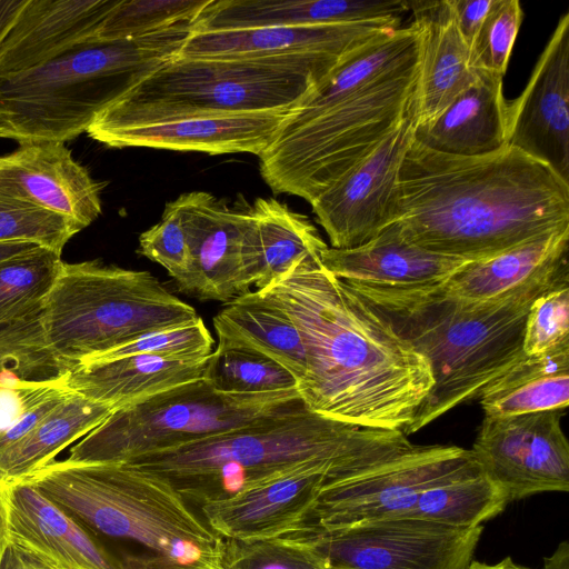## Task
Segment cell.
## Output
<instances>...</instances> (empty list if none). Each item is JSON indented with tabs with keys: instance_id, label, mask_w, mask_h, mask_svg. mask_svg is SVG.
<instances>
[{
	"instance_id": "obj_27",
	"label": "cell",
	"mask_w": 569,
	"mask_h": 569,
	"mask_svg": "<svg viewBox=\"0 0 569 569\" xmlns=\"http://www.w3.org/2000/svg\"><path fill=\"white\" fill-rule=\"evenodd\" d=\"M467 261L409 242L395 222L361 246L328 247L321 254L323 268L340 280L387 287L437 284Z\"/></svg>"
},
{
	"instance_id": "obj_46",
	"label": "cell",
	"mask_w": 569,
	"mask_h": 569,
	"mask_svg": "<svg viewBox=\"0 0 569 569\" xmlns=\"http://www.w3.org/2000/svg\"><path fill=\"white\" fill-rule=\"evenodd\" d=\"M28 0H0V46Z\"/></svg>"
},
{
	"instance_id": "obj_29",
	"label": "cell",
	"mask_w": 569,
	"mask_h": 569,
	"mask_svg": "<svg viewBox=\"0 0 569 569\" xmlns=\"http://www.w3.org/2000/svg\"><path fill=\"white\" fill-rule=\"evenodd\" d=\"M208 357L187 361L134 355L74 367L67 388L116 410L202 378Z\"/></svg>"
},
{
	"instance_id": "obj_35",
	"label": "cell",
	"mask_w": 569,
	"mask_h": 569,
	"mask_svg": "<svg viewBox=\"0 0 569 569\" xmlns=\"http://www.w3.org/2000/svg\"><path fill=\"white\" fill-rule=\"evenodd\" d=\"M61 252L38 246L0 262V326L42 308L62 269Z\"/></svg>"
},
{
	"instance_id": "obj_38",
	"label": "cell",
	"mask_w": 569,
	"mask_h": 569,
	"mask_svg": "<svg viewBox=\"0 0 569 569\" xmlns=\"http://www.w3.org/2000/svg\"><path fill=\"white\" fill-rule=\"evenodd\" d=\"M213 342L200 317L194 322L147 332L111 350L90 357L78 366L134 355L187 361L200 360L211 355Z\"/></svg>"
},
{
	"instance_id": "obj_14",
	"label": "cell",
	"mask_w": 569,
	"mask_h": 569,
	"mask_svg": "<svg viewBox=\"0 0 569 569\" xmlns=\"http://www.w3.org/2000/svg\"><path fill=\"white\" fill-rule=\"evenodd\" d=\"M413 127L415 110L369 156L310 202L331 248L361 246L396 221L398 177Z\"/></svg>"
},
{
	"instance_id": "obj_5",
	"label": "cell",
	"mask_w": 569,
	"mask_h": 569,
	"mask_svg": "<svg viewBox=\"0 0 569 569\" xmlns=\"http://www.w3.org/2000/svg\"><path fill=\"white\" fill-rule=\"evenodd\" d=\"M16 481L37 487L87 530L129 546L123 569H222L224 539L158 475L64 459Z\"/></svg>"
},
{
	"instance_id": "obj_25",
	"label": "cell",
	"mask_w": 569,
	"mask_h": 569,
	"mask_svg": "<svg viewBox=\"0 0 569 569\" xmlns=\"http://www.w3.org/2000/svg\"><path fill=\"white\" fill-rule=\"evenodd\" d=\"M502 78L476 70L475 80L437 118L413 127V139L430 150L461 157L491 154L508 146Z\"/></svg>"
},
{
	"instance_id": "obj_17",
	"label": "cell",
	"mask_w": 569,
	"mask_h": 569,
	"mask_svg": "<svg viewBox=\"0 0 569 569\" xmlns=\"http://www.w3.org/2000/svg\"><path fill=\"white\" fill-rule=\"evenodd\" d=\"M101 188L62 142H23L0 156V194L66 217L82 230L102 211Z\"/></svg>"
},
{
	"instance_id": "obj_50",
	"label": "cell",
	"mask_w": 569,
	"mask_h": 569,
	"mask_svg": "<svg viewBox=\"0 0 569 569\" xmlns=\"http://www.w3.org/2000/svg\"><path fill=\"white\" fill-rule=\"evenodd\" d=\"M466 569H529L516 563L510 557H506L500 562L488 565L479 561H470Z\"/></svg>"
},
{
	"instance_id": "obj_10",
	"label": "cell",
	"mask_w": 569,
	"mask_h": 569,
	"mask_svg": "<svg viewBox=\"0 0 569 569\" xmlns=\"http://www.w3.org/2000/svg\"><path fill=\"white\" fill-rule=\"evenodd\" d=\"M305 408L298 389L231 395L202 377L114 410L66 460L126 463Z\"/></svg>"
},
{
	"instance_id": "obj_49",
	"label": "cell",
	"mask_w": 569,
	"mask_h": 569,
	"mask_svg": "<svg viewBox=\"0 0 569 569\" xmlns=\"http://www.w3.org/2000/svg\"><path fill=\"white\" fill-rule=\"evenodd\" d=\"M8 533H7V516H6V503H4V492L2 483L0 482V565L4 553L6 548L8 547Z\"/></svg>"
},
{
	"instance_id": "obj_42",
	"label": "cell",
	"mask_w": 569,
	"mask_h": 569,
	"mask_svg": "<svg viewBox=\"0 0 569 569\" xmlns=\"http://www.w3.org/2000/svg\"><path fill=\"white\" fill-rule=\"evenodd\" d=\"M138 252L163 267L181 290L191 267V251L178 199L166 203L158 223L139 237Z\"/></svg>"
},
{
	"instance_id": "obj_21",
	"label": "cell",
	"mask_w": 569,
	"mask_h": 569,
	"mask_svg": "<svg viewBox=\"0 0 569 569\" xmlns=\"http://www.w3.org/2000/svg\"><path fill=\"white\" fill-rule=\"evenodd\" d=\"M120 0H28L0 46V79L92 40Z\"/></svg>"
},
{
	"instance_id": "obj_18",
	"label": "cell",
	"mask_w": 569,
	"mask_h": 569,
	"mask_svg": "<svg viewBox=\"0 0 569 569\" xmlns=\"http://www.w3.org/2000/svg\"><path fill=\"white\" fill-rule=\"evenodd\" d=\"M1 483L9 545L49 569H123L110 550L37 487Z\"/></svg>"
},
{
	"instance_id": "obj_24",
	"label": "cell",
	"mask_w": 569,
	"mask_h": 569,
	"mask_svg": "<svg viewBox=\"0 0 569 569\" xmlns=\"http://www.w3.org/2000/svg\"><path fill=\"white\" fill-rule=\"evenodd\" d=\"M407 0H211L193 32L400 20Z\"/></svg>"
},
{
	"instance_id": "obj_20",
	"label": "cell",
	"mask_w": 569,
	"mask_h": 569,
	"mask_svg": "<svg viewBox=\"0 0 569 569\" xmlns=\"http://www.w3.org/2000/svg\"><path fill=\"white\" fill-rule=\"evenodd\" d=\"M399 27L400 20L380 19L340 24L192 32L178 58L231 59L287 54L346 57Z\"/></svg>"
},
{
	"instance_id": "obj_47",
	"label": "cell",
	"mask_w": 569,
	"mask_h": 569,
	"mask_svg": "<svg viewBox=\"0 0 569 569\" xmlns=\"http://www.w3.org/2000/svg\"><path fill=\"white\" fill-rule=\"evenodd\" d=\"M545 569H569V543L562 541L549 557L543 558Z\"/></svg>"
},
{
	"instance_id": "obj_40",
	"label": "cell",
	"mask_w": 569,
	"mask_h": 569,
	"mask_svg": "<svg viewBox=\"0 0 569 569\" xmlns=\"http://www.w3.org/2000/svg\"><path fill=\"white\" fill-rule=\"evenodd\" d=\"M81 230L66 217L0 194V242L27 241L62 253Z\"/></svg>"
},
{
	"instance_id": "obj_39",
	"label": "cell",
	"mask_w": 569,
	"mask_h": 569,
	"mask_svg": "<svg viewBox=\"0 0 569 569\" xmlns=\"http://www.w3.org/2000/svg\"><path fill=\"white\" fill-rule=\"evenodd\" d=\"M222 569H331L311 547L292 536L263 540L224 539Z\"/></svg>"
},
{
	"instance_id": "obj_48",
	"label": "cell",
	"mask_w": 569,
	"mask_h": 569,
	"mask_svg": "<svg viewBox=\"0 0 569 569\" xmlns=\"http://www.w3.org/2000/svg\"><path fill=\"white\" fill-rule=\"evenodd\" d=\"M39 244L27 241L0 242V262L27 252Z\"/></svg>"
},
{
	"instance_id": "obj_41",
	"label": "cell",
	"mask_w": 569,
	"mask_h": 569,
	"mask_svg": "<svg viewBox=\"0 0 569 569\" xmlns=\"http://www.w3.org/2000/svg\"><path fill=\"white\" fill-rule=\"evenodd\" d=\"M522 20L518 0H493L470 46L471 68L503 77Z\"/></svg>"
},
{
	"instance_id": "obj_26",
	"label": "cell",
	"mask_w": 569,
	"mask_h": 569,
	"mask_svg": "<svg viewBox=\"0 0 569 569\" xmlns=\"http://www.w3.org/2000/svg\"><path fill=\"white\" fill-rule=\"evenodd\" d=\"M328 244L309 218L274 198L247 207L242 269L249 287L263 289L306 260H321Z\"/></svg>"
},
{
	"instance_id": "obj_22",
	"label": "cell",
	"mask_w": 569,
	"mask_h": 569,
	"mask_svg": "<svg viewBox=\"0 0 569 569\" xmlns=\"http://www.w3.org/2000/svg\"><path fill=\"white\" fill-rule=\"evenodd\" d=\"M291 110L206 117L88 133L110 148L143 147L209 154L260 156L274 140Z\"/></svg>"
},
{
	"instance_id": "obj_45",
	"label": "cell",
	"mask_w": 569,
	"mask_h": 569,
	"mask_svg": "<svg viewBox=\"0 0 569 569\" xmlns=\"http://www.w3.org/2000/svg\"><path fill=\"white\" fill-rule=\"evenodd\" d=\"M0 569H49L40 561L21 549L8 545L4 550Z\"/></svg>"
},
{
	"instance_id": "obj_12",
	"label": "cell",
	"mask_w": 569,
	"mask_h": 569,
	"mask_svg": "<svg viewBox=\"0 0 569 569\" xmlns=\"http://www.w3.org/2000/svg\"><path fill=\"white\" fill-rule=\"evenodd\" d=\"M483 526L455 527L393 518L336 530L307 527L291 535L331 569H466Z\"/></svg>"
},
{
	"instance_id": "obj_6",
	"label": "cell",
	"mask_w": 569,
	"mask_h": 569,
	"mask_svg": "<svg viewBox=\"0 0 569 569\" xmlns=\"http://www.w3.org/2000/svg\"><path fill=\"white\" fill-rule=\"evenodd\" d=\"M192 32L193 21H186L137 38L92 39L1 78L0 138L64 143L87 132L100 113L177 58Z\"/></svg>"
},
{
	"instance_id": "obj_30",
	"label": "cell",
	"mask_w": 569,
	"mask_h": 569,
	"mask_svg": "<svg viewBox=\"0 0 569 569\" xmlns=\"http://www.w3.org/2000/svg\"><path fill=\"white\" fill-rule=\"evenodd\" d=\"M218 346L260 353L286 368L298 389L306 372V351L301 335L279 307L259 291H248L227 302L213 318Z\"/></svg>"
},
{
	"instance_id": "obj_8",
	"label": "cell",
	"mask_w": 569,
	"mask_h": 569,
	"mask_svg": "<svg viewBox=\"0 0 569 569\" xmlns=\"http://www.w3.org/2000/svg\"><path fill=\"white\" fill-rule=\"evenodd\" d=\"M419 53L307 122L279 129L258 157L273 193L310 203L369 156L415 110Z\"/></svg>"
},
{
	"instance_id": "obj_3",
	"label": "cell",
	"mask_w": 569,
	"mask_h": 569,
	"mask_svg": "<svg viewBox=\"0 0 569 569\" xmlns=\"http://www.w3.org/2000/svg\"><path fill=\"white\" fill-rule=\"evenodd\" d=\"M568 264L518 291L488 301H465L440 283L387 287L343 281L385 317L428 361L433 386L405 435H412L482 390L522 353L532 302L568 283Z\"/></svg>"
},
{
	"instance_id": "obj_9",
	"label": "cell",
	"mask_w": 569,
	"mask_h": 569,
	"mask_svg": "<svg viewBox=\"0 0 569 569\" xmlns=\"http://www.w3.org/2000/svg\"><path fill=\"white\" fill-rule=\"evenodd\" d=\"M199 318L149 271L98 260L63 262L40 312L49 347L71 370L141 335Z\"/></svg>"
},
{
	"instance_id": "obj_32",
	"label": "cell",
	"mask_w": 569,
	"mask_h": 569,
	"mask_svg": "<svg viewBox=\"0 0 569 569\" xmlns=\"http://www.w3.org/2000/svg\"><path fill=\"white\" fill-rule=\"evenodd\" d=\"M116 409L69 391L32 430L0 451V481L12 482L50 463Z\"/></svg>"
},
{
	"instance_id": "obj_13",
	"label": "cell",
	"mask_w": 569,
	"mask_h": 569,
	"mask_svg": "<svg viewBox=\"0 0 569 569\" xmlns=\"http://www.w3.org/2000/svg\"><path fill=\"white\" fill-rule=\"evenodd\" d=\"M562 410L485 416L471 452L508 503L569 490V445Z\"/></svg>"
},
{
	"instance_id": "obj_33",
	"label": "cell",
	"mask_w": 569,
	"mask_h": 569,
	"mask_svg": "<svg viewBox=\"0 0 569 569\" xmlns=\"http://www.w3.org/2000/svg\"><path fill=\"white\" fill-rule=\"evenodd\" d=\"M40 312L0 326V390L61 382L71 371L49 347Z\"/></svg>"
},
{
	"instance_id": "obj_11",
	"label": "cell",
	"mask_w": 569,
	"mask_h": 569,
	"mask_svg": "<svg viewBox=\"0 0 569 569\" xmlns=\"http://www.w3.org/2000/svg\"><path fill=\"white\" fill-rule=\"evenodd\" d=\"M479 472L482 470L469 449L413 445L359 473L328 480L320 490L307 527L336 530L378 520L409 518L426 490Z\"/></svg>"
},
{
	"instance_id": "obj_16",
	"label": "cell",
	"mask_w": 569,
	"mask_h": 569,
	"mask_svg": "<svg viewBox=\"0 0 569 569\" xmlns=\"http://www.w3.org/2000/svg\"><path fill=\"white\" fill-rule=\"evenodd\" d=\"M508 146L569 183V12L541 52L523 91L508 101Z\"/></svg>"
},
{
	"instance_id": "obj_28",
	"label": "cell",
	"mask_w": 569,
	"mask_h": 569,
	"mask_svg": "<svg viewBox=\"0 0 569 569\" xmlns=\"http://www.w3.org/2000/svg\"><path fill=\"white\" fill-rule=\"evenodd\" d=\"M569 228L549 232L496 256L467 261L440 287L465 301H488L509 296L568 264Z\"/></svg>"
},
{
	"instance_id": "obj_23",
	"label": "cell",
	"mask_w": 569,
	"mask_h": 569,
	"mask_svg": "<svg viewBox=\"0 0 569 569\" xmlns=\"http://www.w3.org/2000/svg\"><path fill=\"white\" fill-rule=\"evenodd\" d=\"M420 32L415 126L437 118L476 78L449 0L408 1Z\"/></svg>"
},
{
	"instance_id": "obj_36",
	"label": "cell",
	"mask_w": 569,
	"mask_h": 569,
	"mask_svg": "<svg viewBox=\"0 0 569 569\" xmlns=\"http://www.w3.org/2000/svg\"><path fill=\"white\" fill-rule=\"evenodd\" d=\"M203 377L216 390L231 395L298 389L296 378L281 365L241 348L217 346L208 357Z\"/></svg>"
},
{
	"instance_id": "obj_44",
	"label": "cell",
	"mask_w": 569,
	"mask_h": 569,
	"mask_svg": "<svg viewBox=\"0 0 569 569\" xmlns=\"http://www.w3.org/2000/svg\"><path fill=\"white\" fill-rule=\"evenodd\" d=\"M456 26L469 47L475 40L493 0H449Z\"/></svg>"
},
{
	"instance_id": "obj_1",
	"label": "cell",
	"mask_w": 569,
	"mask_h": 569,
	"mask_svg": "<svg viewBox=\"0 0 569 569\" xmlns=\"http://www.w3.org/2000/svg\"><path fill=\"white\" fill-rule=\"evenodd\" d=\"M298 328L307 372L299 392L327 418L403 433L428 397L430 366L388 320L336 278L306 260L257 290Z\"/></svg>"
},
{
	"instance_id": "obj_2",
	"label": "cell",
	"mask_w": 569,
	"mask_h": 569,
	"mask_svg": "<svg viewBox=\"0 0 569 569\" xmlns=\"http://www.w3.org/2000/svg\"><path fill=\"white\" fill-rule=\"evenodd\" d=\"M397 192L395 223L409 242L468 261L569 228V183L510 146L461 157L412 137Z\"/></svg>"
},
{
	"instance_id": "obj_31",
	"label": "cell",
	"mask_w": 569,
	"mask_h": 569,
	"mask_svg": "<svg viewBox=\"0 0 569 569\" xmlns=\"http://www.w3.org/2000/svg\"><path fill=\"white\" fill-rule=\"evenodd\" d=\"M486 416L565 409L569 405V346L522 353L480 393Z\"/></svg>"
},
{
	"instance_id": "obj_7",
	"label": "cell",
	"mask_w": 569,
	"mask_h": 569,
	"mask_svg": "<svg viewBox=\"0 0 569 569\" xmlns=\"http://www.w3.org/2000/svg\"><path fill=\"white\" fill-rule=\"evenodd\" d=\"M343 58L177 57L100 113L87 133L190 118L292 110Z\"/></svg>"
},
{
	"instance_id": "obj_34",
	"label": "cell",
	"mask_w": 569,
	"mask_h": 569,
	"mask_svg": "<svg viewBox=\"0 0 569 569\" xmlns=\"http://www.w3.org/2000/svg\"><path fill=\"white\" fill-rule=\"evenodd\" d=\"M507 505L503 492L479 472L426 490L409 518L475 527L501 513Z\"/></svg>"
},
{
	"instance_id": "obj_4",
	"label": "cell",
	"mask_w": 569,
	"mask_h": 569,
	"mask_svg": "<svg viewBox=\"0 0 569 569\" xmlns=\"http://www.w3.org/2000/svg\"><path fill=\"white\" fill-rule=\"evenodd\" d=\"M412 446L401 430L346 423L305 408L126 463L164 478L200 506L309 462L332 465L346 478Z\"/></svg>"
},
{
	"instance_id": "obj_15",
	"label": "cell",
	"mask_w": 569,
	"mask_h": 569,
	"mask_svg": "<svg viewBox=\"0 0 569 569\" xmlns=\"http://www.w3.org/2000/svg\"><path fill=\"white\" fill-rule=\"evenodd\" d=\"M343 478L332 465L309 462L229 497L200 505V515L223 539L263 540L303 530L322 486Z\"/></svg>"
},
{
	"instance_id": "obj_37",
	"label": "cell",
	"mask_w": 569,
	"mask_h": 569,
	"mask_svg": "<svg viewBox=\"0 0 569 569\" xmlns=\"http://www.w3.org/2000/svg\"><path fill=\"white\" fill-rule=\"evenodd\" d=\"M211 0H120L93 40L142 37L180 22L196 21Z\"/></svg>"
},
{
	"instance_id": "obj_19",
	"label": "cell",
	"mask_w": 569,
	"mask_h": 569,
	"mask_svg": "<svg viewBox=\"0 0 569 569\" xmlns=\"http://www.w3.org/2000/svg\"><path fill=\"white\" fill-rule=\"evenodd\" d=\"M177 199L191 251L190 272L181 291L221 302L250 291L241 254L247 208H231L206 191Z\"/></svg>"
},
{
	"instance_id": "obj_43",
	"label": "cell",
	"mask_w": 569,
	"mask_h": 569,
	"mask_svg": "<svg viewBox=\"0 0 569 569\" xmlns=\"http://www.w3.org/2000/svg\"><path fill=\"white\" fill-rule=\"evenodd\" d=\"M565 346H569V284L553 288L532 302L522 336L527 356Z\"/></svg>"
}]
</instances>
